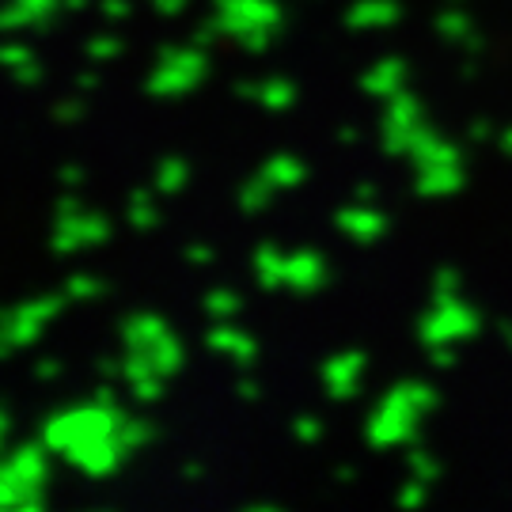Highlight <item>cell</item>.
<instances>
[{
  "label": "cell",
  "mask_w": 512,
  "mask_h": 512,
  "mask_svg": "<svg viewBox=\"0 0 512 512\" xmlns=\"http://www.w3.org/2000/svg\"><path fill=\"white\" fill-rule=\"evenodd\" d=\"M440 403L437 387L421 384V380H403L387 391L384 399L376 403V410L368 414L365 437L372 448H403L414 444L421 433V418L433 414Z\"/></svg>",
  "instance_id": "cell-1"
},
{
  "label": "cell",
  "mask_w": 512,
  "mask_h": 512,
  "mask_svg": "<svg viewBox=\"0 0 512 512\" xmlns=\"http://www.w3.org/2000/svg\"><path fill=\"white\" fill-rule=\"evenodd\" d=\"M46 482H50V448L42 440L8 452L0 467V509L38 512L46 505Z\"/></svg>",
  "instance_id": "cell-2"
},
{
  "label": "cell",
  "mask_w": 512,
  "mask_h": 512,
  "mask_svg": "<svg viewBox=\"0 0 512 512\" xmlns=\"http://www.w3.org/2000/svg\"><path fill=\"white\" fill-rule=\"evenodd\" d=\"M126 418H129L126 410H110V406H99L95 399L92 403H76L69 410H57V414L46 418V425H42V444L65 459L84 440L118 433Z\"/></svg>",
  "instance_id": "cell-3"
},
{
  "label": "cell",
  "mask_w": 512,
  "mask_h": 512,
  "mask_svg": "<svg viewBox=\"0 0 512 512\" xmlns=\"http://www.w3.org/2000/svg\"><path fill=\"white\" fill-rule=\"evenodd\" d=\"M209 54L202 46H167L160 50V65L148 73L145 92L156 95V99H179V95H190L194 88H202V80L209 76Z\"/></svg>",
  "instance_id": "cell-4"
},
{
  "label": "cell",
  "mask_w": 512,
  "mask_h": 512,
  "mask_svg": "<svg viewBox=\"0 0 512 512\" xmlns=\"http://www.w3.org/2000/svg\"><path fill=\"white\" fill-rule=\"evenodd\" d=\"M65 304H69L65 289H61V293H50V296H38V300L12 304V308L4 311V319H0V353L8 357V353H16V349L38 342L42 330H46V323L57 319Z\"/></svg>",
  "instance_id": "cell-5"
},
{
  "label": "cell",
  "mask_w": 512,
  "mask_h": 512,
  "mask_svg": "<svg viewBox=\"0 0 512 512\" xmlns=\"http://www.w3.org/2000/svg\"><path fill=\"white\" fill-rule=\"evenodd\" d=\"M482 330V315L478 308H471L467 300H448V304H433L418 319V338L421 346H456L467 342Z\"/></svg>",
  "instance_id": "cell-6"
},
{
  "label": "cell",
  "mask_w": 512,
  "mask_h": 512,
  "mask_svg": "<svg viewBox=\"0 0 512 512\" xmlns=\"http://www.w3.org/2000/svg\"><path fill=\"white\" fill-rule=\"evenodd\" d=\"M213 19H217L220 35L239 42L251 31H281L285 8L277 0H213Z\"/></svg>",
  "instance_id": "cell-7"
},
{
  "label": "cell",
  "mask_w": 512,
  "mask_h": 512,
  "mask_svg": "<svg viewBox=\"0 0 512 512\" xmlns=\"http://www.w3.org/2000/svg\"><path fill=\"white\" fill-rule=\"evenodd\" d=\"M110 239V220L99 209H80V213H61L54 224V255H76L88 247H103Z\"/></svg>",
  "instance_id": "cell-8"
},
{
  "label": "cell",
  "mask_w": 512,
  "mask_h": 512,
  "mask_svg": "<svg viewBox=\"0 0 512 512\" xmlns=\"http://www.w3.org/2000/svg\"><path fill=\"white\" fill-rule=\"evenodd\" d=\"M133 456L126 448V440H122V429L118 433H110V437H95V440H84V444H76L73 452L65 456V463H73L80 475L88 478H110L122 471V463Z\"/></svg>",
  "instance_id": "cell-9"
},
{
  "label": "cell",
  "mask_w": 512,
  "mask_h": 512,
  "mask_svg": "<svg viewBox=\"0 0 512 512\" xmlns=\"http://www.w3.org/2000/svg\"><path fill=\"white\" fill-rule=\"evenodd\" d=\"M368 357L361 349H346V353H334L323 361V387H327V399L334 403H349L357 391H361V380H365Z\"/></svg>",
  "instance_id": "cell-10"
},
{
  "label": "cell",
  "mask_w": 512,
  "mask_h": 512,
  "mask_svg": "<svg viewBox=\"0 0 512 512\" xmlns=\"http://www.w3.org/2000/svg\"><path fill=\"white\" fill-rule=\"evenodd\" d=\"M334 228L349 236L353 243H361V247H372V243H380L387 236V228H391V217H387L384 209H376L372 202H353L346 209H338L334 213Z\"/></svg>",
  "instance_id": "cell-11"
},
{
  "label": "cell",
  "mask_w": 512,
  "mask_h": 512,
  "mask_svg": "<svg viewBox=\"0 0 512 512\" xmlns=\"http://www.w3.org/2000/svg\"><path fill=\"white\" fill-rule=\"evenodd\" d=\"M330 285V262L323 258V251L315 247H300L289 255L285 266V289H293L296 296H315Z\"/></svg>",
  "instance_id": "cell-12"
},
{
  "label": "cell",
  "mask_w": 512,
  "mask_h": 512,
  "mask_svg": "<svg viewBox=\"0 0 512 512\" xmlns=\"http://www.w3.org/2000/svg\"><path fill=\"white\" fill-rule=\"evenodd\" d=\"M205 346L224 353V357H232V365H239V368H251L258 361V342L247 330L232 327V319L213 323V330L205 334Z\"/></svg>",
  "instance_id": "cell-13"
},
{
  "label": "cell",
  "mask_w": 512,
  "mask_h": 512,
  "mask_svg": "<svg viewBox=\"0 0 512 512\" xmlns=\"http://www.w3.org/2000/svg\"><path fill=\"white\" fill-rule=\"evenodd\" d=\"M403 19L399 0H357L346 8V27L349 31H387Z\"/></svg>",
  "instance_id": "cell-14"
},
{
  "label": "cell",
  "mask_w": 512,
  "mask_h": 512,
  "mask_svg": "<svg viewBox=\"0 0 512 512\" xmlns=\"http://www.w3.org/2000/svg\"><path fill=\"white\" fill-rule=\"evenodd\" d=\"M61 8V0H8L4 16H0V27L4 31H19V27H50Z\"/></svg>",
  "instance_id": "cell-15"
},
{
  "label": "cell",
  "mask_w": 512,
  "mask_h": 512,
  "mask_svg": "<svg viewBox=\"0 0 512 512\" xmlns=\"http://www.w3.org/2000/svg\"><path fill=\"white\" fill-rule=\"evenodd\" d=\"M463 164H433V167H418V179H414V190L421 198H452L463 190Z\"/></svg>",
  "instance_id": "cell-16"
},
{
  "label": "cell",
  "mask_w": 512,
  "mask_h": 512,
  "mask_svg": "<svg viewBox=\"0 0 512 512\" xmlns=\"http://www.w3.org/2000/svg\"><path fill=\"white\" fill-rule=\"evenodd\" d=\"M406 88V61L403 57H380L365 76H361V92L376 95V99H391L395 92Z\"/></svg>",
  "instance_id": "cell-17"
},
{
  "label": "cell",
  "mask_w": 512,
  "mask_h": 512,
  "mask_svg": "<svg viewBox=\"0 0 512 512\" xmlns=\"http://www.w3.org/2000/svg\"><path fill=\"white\" fill-rule=\"evenodd\" d=\"M414 167H433V164H463V148H456L452 141H444L437 129L425 126L418 129V141H414V152H410Z\"/></svg>",
  "instance_id": "cell-18"
},
{
  "label": "cell",
  "mask_w": 512,
  "mask_h": 512,
  "mask_svg": "<svg viewBox=\"0 0 512 512\" xmlns=\"http://www.w3.org/2000/svg\"><path fill=\"white\" fill-rule=\"evenodd\" d=\"M251 266H255L258 289H266V293H274V289H285V266H289V255H285L281 247H274V239L258 243L255 258H251Z\"/></svg>",
  "instance_id": "cell-19"
},
{
  "label": "cell",
  "mask_w": 512,
  "mask_h": 512,
  "mask_svg": "<svg viewBox=\"0 0 512 512\" xmlns=\"http://www.w3.org/2000/svg\"><path fill=\"white\" fill-rule=\"evenodd\" d=\"M167 330H171V327H167L164 315H152V311H133V315H126V319H122L118 334H122V346H126V349H145V346H152L156 338H164Z\"/></svg>",
  "instance_id": "cell-20"
},
{
  "label": "cell",
  "mask_w": 512,
  "mask_h": 512,
  "mask_svg": "<svg viewBox=\"0 0 512 512\" xmlns=\"http://www.w3.org/2000/svg\"><path fill=\"white\" fill-rule=\"evenodd\" d=\"M137 353H145L148 361H152V368L164 376V380H171V376H179L186 368V346L175 338V330H167L164 338H156L152 346L137 349Z\"/></svg>",
  "instance_id": "cell-21"
},
{
  "label": "cell",
  "mask_w": 512,
  "mask_h": 512,
  "mask_svg": "<svg viewBox=\"0 0 512 512\" xmlns=\"http://www.w3.org/2000/svg\"><path fill=\"white\" fill-rule=\"evenodd\" d=\"M425 122V107L410 88L384 99V129H414Z\"/></svg>",
  "instance_id": "cell-22"
},
{
  "label": "cell",
  "mask_w": 512,
  "mask_h": 512,
  "mask_svg": "<svg viewBox=\"0 0 512 512\" xmlns=\"http://www.w3.org/2000/svg\"><path fill=\"white\" fill-rule=\"evenodd\" d=\"M262 175L277 186V190H296V186L308 183V164L293 156V152H274L266 164H262Z\"/></svg>",
  "instance_id": "cell-23"
},
{
  "label": "cell",
  "mask_w": 512,
  "mask_h": 512,
  "mask_svg": "<svg viewBox=\"0 0 512 512\" xmlns=\"http://www.w3.org/2000/svg\"><path fill=\"white\" fill-rule=\"evenodd\" d=\"M152 190H156V186H137V190L129 194L126 220H129V228H137V232H152V228L160 224V209H156Z\"/></svg>",
  "instance_id": "cell-24"
},
{
  "label": "cell",
  "mask_w": 512,
  "mask_h": 512,
  "mask_svg": "<svg viewBox=\"0 0 512 512\" xmlns=\"http://www.w3.org/2000/svg\"><path fill=\"white\" fill-rule=\"evenodd\" d=\"M186 183H190V164L183 156H164L152 171L156 194H179V190H186Z\"/></svg>",
  "instance_id": "cell-25"
},
{
  "label": "cell",
  "mask_w": 512,
  "mask_h": 512,
  "mask_svg": "<svg viewBox=\"0 0 512 512\" xmlns=\"http://www.w3.org/2000/svg\"><path fill=\"white\" fill-rule=\"evenodd\" d=\"M255 103H262L266 110H289L296 103V84L285 76L255 80Z\"/></svg>",
  "instance_id": "cell-26"
},
{
  "label": "cell",
  "mask_w": 512,
  "mask_h": 512,
  "mask_svg": "<svg viewBox=\"0 0 512 512\" xmlns=\"http://www.w3.org/2000/svg\"><path fill=\"white\" fill-rule=\"evenodd\" d=\"M277 198V186L258 171L255 179H247V183L239 186V209L247 213V217H255V213H262V209H270V202Z\"/></svg>",
  "instance_id": "cell-27"
},
{
  "label": "cell",
  "mask_w": 512,
  "mask_h": 512,
  "mask_svg": "<svg viewBox=\"0 0 512 512\" xmlns=\"http://www.w3.org/2000/svg\"><path fill=\"white\" fill-rule=\"evenodd\" d=\"M437 35L444 38V42H456V46H463L467 38L475 35L471 16H467V12H459L456 4H452V8H444V12L437 16Z\"/></svg>",
  "instance_id": "cell-28"
},
{
  "label": "cell",
  "mask_w": 512,
  "mask_h": 512,
  "mask_svg": "<svg viewBox=\"0 0 512 512\" xmlns=\"http://www.w3.org/2000/svg\"><path fill=\"white\" fill-rule=\"evenodd\" d=\"M202 308L213 315V323H220V319H236L239 311H243V296L232 293V289H213V293H205Z\"/></svg>",
  "instance_id": "cell-29"
},
{
  "label": "cell",
  "mask_w": 512,
  "mask_h": 512,
  "mask_svg": "<svg viewBox=\"0 0 512 512\" xmlns=\"http://www.w3.org/2000/svg\"><path fill=\"white\" fill-rule=\"evenodd\" d=\"M61 289L69 296V304H88V300H99V296L107 293V285L92 274H73Z\"/></svg>",
  "instance_id": "cell-30"
},
{
  "label": "cell",
  "mask_w": 512,
  "mask_h": 512,
  "mask_svg": "<svg viewBox=\"0 0 512 512\" xmlns=\"http://www.w3.org/2000/svg\"><path fill=\"white\" fill-rule=\"evenodd\" d=\"M406 467H410V478H421V482H440V459L425 448H410L406 452Z\"/></svg>",
  "instance_id": "cell-31"
},
{
  "label": "cell",
  "mask_w": 512,
  "mask_h": 512,
  "mask_svg": "<svg viewBox=\"0 0 512 512\" xmlns=\"http://www.w3.org/2000/svg\"><path fill=\"white\" fill-rule=\"evenodd\" d=\"M122 440H126L129 452H141L145 444H152L156 440V425L145 418H126L122 421Z\"/></svg>",
  "instance_id": "cell-32"
},
{
  "label": "cell",
  "mask_w": 512,
  "mask_h": 512,
  "mask_svg": "<svg viewBox=\"0 0 512 512\" xmlns=\"http://www.w3.org/2000/svg\"><path fill=\"white\" fill-rule=\"evenodd\" d=\"M459 300V270L456 266H440L433 277V304H448Z\"/></svg>",
  "instance_id": "cell-33"
},
{
  "label": "cell",
  "mask_w": 512,
  "mask_h": 512,
  "mask_svg": "<svg viewBox=\"0 0 512 512\" xmlns=\"http://www.w3.org/2000/svg\"><path fill=\"white\" fill-rule=\"evenodd\" d=\"M84 54L92 57V61H114V57L122 54V38L118 35H95V38H88Z\"/></svg>",
  "instance_id": "cell-34"
},
{
  "label": "cell",
  "mask_w": 512,
  "mask_h": 512,
  "mask_svg": "<svg viewBox=\"0 0 512 512\" xmlns=\"http://www.w3.org/2000/svg\"><path fill=\"white\" fill-rule=\"evenodd\" d=\"M425 501H429V482H421V478H410L403 490H399V497H395V505L406 512L421 509Z\"/></svg>",
  "instance_id": "cell-35"
},
{
  "label": "cell",
  "mask_w": 512,
  "mask_h": 512,
  "mask_svg": "<svg viewBox=\"0 0 512 512\" xmlns=\"http://www.w3.org/2000/svg\"><path fill=\"white\" fill-rule=\"evenodd\" d=\"M164 376H148V380H141V384H129V391H133V399L137 403H160L164 399Z\"/></svg>",
  "instance_id": "cell-36"
},
{
  "label": "cell",
  "mask_w": 512,
  "mask_h": 512,
  "mask_svg": "<svg viewBox=\"0 0 512 512\" xmlns=\"http://www.w3.org/2000/svg\"><path fill=\"white\" fill-rule=\"evenodd\" d=\"M293 433H296V440H304V444H315V440L323 437V421L315 418V414H300V418L293 421Z\"/></svg>",
  "instance_id": "cell-37"
},
{
  "label": "cell",
  "mask_w": 512,
  "mask_h": 512,
  "mask_svg": "<svg viewBox=\"0 0 512 512\" xmlns=\"http://www.w3.org/2000/svg\"><path fill=\"white\" fill-rule=\"evenodd\" d=\"M54 118L61 122V126H73V122H80V118H84V103L65 99V103H57V107H54Z\"/></svg>",
  "instance_id": "cell-38"
},
{
  "label": "cell",
  "mask_w": 512,
  "mask_h": 512,
  "mask_svg": "<svg viewBox=\"0 0 512 512\" xmlns=\"http://www.w3.org/2000/svg\"><path fill=\"white\" fill-rule=\"evenodd\" d=\"M183 255H186V262H190V266H213L217 251H213V247H205V243H190Z\"/></svg>",
  "instance_id": "cell-39"
},
{
  "label": "cell",
  "mask_w": 512,
  "mask_h": 512,
  "mask_svg": "<svg viewBox=\"0 0 512 512\" xmlns=\"http://www.w3.org/2000/svg\"><path fill=\"white\" fill-rule=\"evenodd\" d=\"M220 38V27H217V19L209 16L205 19V23H198V31H194V38H190V42H194V46H209V42H217Z\"/></svg>",
  "instance_id": "cell-40"
},
{
  "label": "cell",
  "mask_w": 512,
  "mask_h": 512,
  "mask_svg": "<svg viewBox=\"0 0 512 512\" xmlns=\"http://www.w3.org/2000/svg\"><path fill=\"white\" fill-rule=\"evenodd\" d=\"M16 84H19V88H35V84H42V69H38V61H27V65H19V69H16Z\"/></svg>",
  "instance_id": "cell-41"
},
{
  "label": "cell",
  "mask_w": 512,
  "mask_h": 512,
  "mask_svg": "<svg viewBox=\"0 0 512 512\" xmlns=\"http://www.w3.org/2000/svg\"><path fill=\"white\" fill-rule=\"evenodd\" d=\"M27 61H35V54L27 50V46H4V65L16 73L19 65H27Z\"/></svg>",
  "instance_id": "cell-42"
},
{
  "label": "cell",
  "mask_w": 512,
  "mask_h": 512,
  "mask_svg": "<svg viewBox=\"0 0 512 512\" xmlns=\"http://www.w3.org/2000/svg\"><path fill=\"white\" fill-rule=\"evenodd\" d=\"M99 12H103V19L118 23V19L129 16V0H99Z\"/></svg>",
  "instance_id": "cell-43"
},
{
  "label": "cell",
  "mask_w": 512,
  "mask_h": 512,
  "mask_svg": "<svg viewBox=\"0 0 512 512\" xmlns=\"http://www.w3.org/2000/svg\"><path fill=\"white\" fill-rule=\"evenodd\" d=\"M429 361L437 368H452L456 365V346H429Z\"/></svg>",
  "instance_id": "cell-44"
},
{
  "label": "cell",
  "mask_w": 512,
  "mask_h": 512,
  "mask_svg": "<svg viewBox=\"0 0 512 512\" xmlns=\"http://www.w3.org/2000/svg\"><path fill=\"white\" fill-rule=\"evenodd\" d=\"M467 137H471V145H482V141H490L494 137V126H490V118H475L471 129H467Z\"/></svg>",
  "instance_id": "cell-45"
},
{
  "label": "cell",
  "mask_w": 512,
  "mask_h": 512,
  "mask_svg": "<svg viewBox=\"0 0 512 512\" xmlns=\"http://www.w3.org/2000/svg\"><path fill=\"white\" fill-rule=\"evenodd\" d=\"M148 4H152V8L160 12V16H183L190 0H148Z\"/></svg>",
  "instance_id": "cell-46"
},
{
  "label": "cell",
  "mask_w": 512,
  "mask_h": 512,
  "mask_svg": "<svg viewBox=\"0 0 512 512\" xmlns=\"http://www.w3.org/2000/svg\"><path fill=\"white\" fill-rule=\"evenodd\" d=\"M35 376L38 380H57V376H61V361H57V357H42L35 365Z\"/></svg>",
  "instance_id": "cell-47"
},
{
  "label": "cell",
  "mask_w": 512,
  "mask_h": 512,
  "mask_svg": "<svg viewBox=\"0 0 512 512\" xmlns=\"http://www.w3.org/2000/svg\"><path fill=\"white\" fill-rule=\"evenodd\" d=\"M92 399H95L99 406H110V410H122V403L114 399V387H110V384H99V387H95Z\"/></svg>",
  "instance_id": "cell-48"
},
{
  "label": "cell",
  "mask_w": 512,
  "mask_h": 512,
  "mask_svg": "<svg viewBox=\"0 0 512 512\" xmlns=\"http://www.w3.org/2000/svg\"><path fill=\"white\" fill-rule=\"evenodd\" d=\"M236 395L243 399V403H258V395H262V391H258L255 380H236Z\"/></svg>",
  "instance_id": "cell-49"
},
{
  "label": "cell",
  "mask_w": 512,
  "mask_h": 512,
  "mask_svg": "<svg viewBox=\"0 0 512 512\" xmlns=\"http://www.w3.org/2000/svg\"><path fill=\"white\" fill-rule=\"evenodd\" d=\"M61 183H65V186H80V183H84V167H76V164L61 167Z\"/></svg>",
  "instance_id": "cell-50"
},
{
  "label": "cell",
  "mask_w": 512,
  "mask_h": 512,
  "mask_svg": "<svg viewBox=\"0 0 512 512\" xmlns=\"http://www.w3.org/2000/svg\"><path fill=\"white\" fill-rule=\"evenodd\" d=\"M99 372H103V380L122 376V357H103V361H99Z\"/></svg>",
  "instance_id": "cell-51"
},
{
  "label": "cell",
  "mask_w": 512,
  "mask_h": 512,
  "mask_svg": "<svg viewBox=\"0 0 512 512\" xmlns=\"http://www.w3.org/2000/svg\"><path fill=\"white\" fill-rule=\"evenodd\" d=\"M76 88H80V92H95V88H99V76L80 73V76H76Z\"/></svg>",
  "instance_id": "cell-52"
},
{
  "label": "cell",
  "mask_w": 512,
  "mask_h": 512,
  "mask_svg": "<svg viewBox=\"0 0 512 512\" xmlns=\"http://www.w3.org/2000/svg\"><path fill=\"white\" fill-rule=\"evenodd\" d=\"M353 198H357V202H376V186H372V183H357Z\"/></svg>",
  "instance_id": "cell-53"
},
{
  "label": "cell",
  "mask_w": 512,
  "mask_h": 512,
  "mask_svg": "<svg viewBox=\"0 0 512 512\" xmlns=\"http://www.w3.org/2000/svg\"><path fill=\"white\" fill-rule=\"evenodd\" d=\"M80 209H84L80 198H61V202H57V217H61V213H80Z\"/></svg>",
  "instance_id": "cell-54"
},
{
  "label": "cell",
  "mask_w": 512,
  "mask_h": 512,
  "mask_svg": "<svg viewBox=\"0 0 512 512\" xmlns=\"http://www.w3.org/2000/svg\"><path fill=\"white\" fill-rule=\"evenodd\" d=\"M88 4H92V0H61V8H65V12H84Z\"/></svg>",
  "instance_id": "cell-55"
},
{
  "label": "cell",
  "mask_w": 512,
  "mask_h": 512,
  "mask_svg": "<svg viewBox=\"0 0 512 512\" xmlns=\"http://www.w3.org/2000/svg\"><path fill=\"white\" fill-rule=\"evenodd\" d=\"M497 145H501V152H505V156H512V126L505 129L501 137H497Z\"/></svg>",
  "instance_id": "cell-56"
},
{
  "label": "cell",
  "mask_w": 512,
  "mask_h": 512,
  "mask_svg": "<svg viewBox=\"0 0 512 512\" xmlns=\"http://www.w3.org/2000/svg\"><path fill=\"white\" fill-rule=\"evenodd\" d=\"M243 512H277V505H270V501H255V505H243Z\"/></svg>",
  "instance_id": "cell-57"
},
{
  "label": "cell",
  "mask_w": 512,
  "mask_h": 512,
  "mask_svg": "<svg viewBox=\"0 0 512 512\" xmlns=\"http://www.w3.org/2000/svg\"><path fill=\"white\" fill-rule=\"evenodd\" d=\"M183 478L198 482V478H202V467H198V463H186V467H183Z\"/></svg>",
  "instance_id": "cell-58"
},
{
  "label": "cell",
  "mask_w": 512,
  "mask_h": 512,
  "mask_svg": "<svg viewBox=\"0 0 512 512\" xmlns=\"http://www.w3.org/2000/svg\"><path fill=\"white\" fill-rule=\"evenodd\" d=\"M338 482H342V486H349V482H353V478H357V471H353V467H342V471H338Z\"/></svg>",
  "instance_id": "cell-59"
},
{
  "label": "cell",
  "mask_w": 512,
  "mask_h": 512,
  "mask_svg": "<svg viewBox=\"0 0 512 512\" xmlns=\"http://www.w3.org/2000/svg\"><path fill=\"white\" fill-rule=\"evenodd\" d=\"M338 141H342V145H357V133H353V129H342Z\"/></svg>",
  "instance_id": "cell-60"
},
{
  "label": "cell",
  "mask_w": 512,
  "mask_h": 512,
  "mask_svg": "<svg viewBox=\"0 0 512 512\" xmlns=\"http://www.w3.org/2000/svg\"><path fill=\"white\" fill-rule=\"evenodd\" d=\"M501 338H505V342H509V346H512V323H509V319L501 323Z\"/></svg>",
  "instance_id": "cell-61"
},
{
  "label": "cell",
  "mask_w": 512,
  "mask_h": 512,
  "mask_svg": "<svg viewBox=\"0 0 512 512\" xmlns=\"http://www.w3.org/2000/svg\"><path fill=\"white\" fill-rule=\"evenodd\" d=\"M448 4H463V0H448Z\"/></svg>",
  "instance_id": "cell-62"
}]
</instances>
